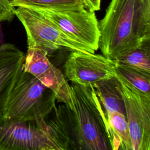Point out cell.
Instances as JSON below:
<instances>
[{"label":"cell","instance_id":"1","mask_svg":"<svg viewBox=\"0 0 150 150\" xmlns=\"http://www.w3.org/2000/svg\"><path fill=\"white\" fill-rule=\"evenodd\" d=\"M56 111L70 150H113L110 127L93 87L71 83L68 101Z\"/></svg>","mask_w":150,"mask_h":150},{"label":"cell","instance_id":"2","mask_svg":"<svg viewBox=\"0 0 150 150\" xmlns=\"http://www.w3.org/2000/svg\"><path fill=\"white\" fill-rule=\"evenodd\" d=\"M98 24L99 48L114 60L150 35V0H111Z\"/></svg>","mask_w":150,"mask_h":150},{"label":"cell","instance_id":"3","mask_svg":"<svg viewBox=\"0 0 150 150\" xmlns=\"http://www.w3.org/2000/svg\"><path fill=\"white\" fill-rule=\"evenodd\" d=\"M54 93L23 70L16 79L6 101L2 118L12 122L47 118L56 107Z\"/></svg>","mask_w":150,"mask_h":150},{"label":"cell","instance_id":"4","mask_svg":"<svg viewBox=\"0 0 150 150\" xmlns=\"http://www.w3.org/2000/svg\"><path fill=\"white\" fill-rule=\"evenodd\" d=\"M15 14L25 29L28 48L39 49L47 55L60 49L93 53L36 11L19 6L15 9Z\"/></svg>","mask_w":150,"mask_h":150},{"label":"cell","instance_id":"5","mask_svg":"<svg viewBox=\"0 0 150 150\" xmlns=\"http://www.w3.org/2000/svg\"><path fill=\"white\" fill-rule=\"evenodd\" d=\"M34 10L93 53L98 49L100 31L95 12L86 8L66 11Z\"/></svg>","mask_w":150,"mask_h":150},{"label":"cell","instance_id":"6","mask_svg":"<svg viewBox=\"0 0 150 150\" xmlns=\"http://www.w3.org/2000/svg\"><path fill=\"white\" fill-rule=\"evenodd\" d=\"M115 67V62L103 54L71 51L64 65V76L71 83L93 87L98 81L116 77Z\"/></svg>","mask_w":150,"mask_h":150},{"label":"cell","instance_id":"7","mask_svg":"<svg viewBox=\"0 0 150 150\" xmlns=\"http://www.w3.org/2000/svg\"><path fill=\"white\" fill-rule=\"evenodd\" d=\"M120 82L132 150H150V98Z\"/></svg>","mask_w":150,"mask_h":150},{"label":"cell","instance_id":"8","mask_svg":"<svg viewBox=\"0 0 150 150\" xmlns=\"http://www.w3.org/2000/svg\"><path fill=\"white\" fill-rule=\"evenodd\" d=\"M23 70L51 90L54 93L57 101L62 103L68 101L70 84L64 74L52 63L45 52L37 48H28Z\"/></svg>","mask_w":150,"mask_h":150},{"label":"cell","instance_id":"9","mask_svg":"<svg viewBox=\"0 0 150 150\" xmlns=\"http://www.w3.org/2000/svg\"><path fill=\"white\" fill-rule=\"evenodd\" d=\"M25 54L15 45H0V114L11 90L23 70Z\"/></svg>","mask_w":150,"mask_h":150},{"label":"cell","instance_id":"10","mask_svg":"<svg viewBox=\"0 0 150 150\" xmlns=\"http://www.w3.org/2000/svg\"><path fill=\"white\" fill-rule=\"evenodd\" d=\"M104 111H115L127 116L122 85L117 77L97 81L93 87Z\"/></svg>","mask_w":150,"mask_h":150},{"label":"cell","instance_id":"11","mask_svg":"<svg viewBox=\"0 0 150 150\" xmlns=\"http://www.w3.org/2000/svg\"><path fill=\"white\" fill-rule=\"evenodd\" d=\"M114 61L118 64L150 73V35L145 36L136 46Z\"/></svg>","mask_w":150,"mask_h":150},{"label":"cell","instance_id":"12","mask_svg":"<svg viewBox=\"0 0 150 150\" xmlns=\"http://www.w3.org/2000/svg\"><path fill=\"white\" fill-rule=\"evenodd\" d=\"M115 71L120 81L150 98V73L116 63Z\"/></svg>","mask_w":150,"mask_h":150},{"label":"cell","instance_id":"13","mask_svg":"<svg viewBox=\"0 0 150 150\" xmlns=\"http://www.w3.org/2000/svg\"><path fill=\"white\" fill-rule=\"evenodd\" d=\"M14 7L32 9L66 11L86 8L83 0H11ZM87 9V8H86Z\"/></svg>","mask_w":150,"mask_h":150},{"label":"cell","instance_id":"14","mask_svg":"<svg viewBox=\"0 0 150 150\" xmlns=\"http://www.w3.org/2000/svg\"><path fill=\"white\" fill-rule=\"evenodd\" d=\"M104 113L112 131L125 145L127 150H132L127 116L115 111H105Z\"/></svg>","mask_w":150,"mask_h":150},{"label":"cell","instance_id":"15","mask_svg":"<svg viewBox=\"0 0 150 150\" xmlns=\"http://www.w3.org/2000/svg\"><path fill=\"white\" fill-rule=\"evenodd\" d=\"M14 8L11 0H0V22L13 20L15 16Z\"/></svg>","mask_w":150,"mask_h":150},{"label":"cell","instance_id":"16","mask_svg":"<svg viewBox=\"0 0 150 150\" xmlns=\"http://www.w3.org/2000/svg\"><path fill=\"white\" fill-rule=\"evenodd\" d=\"M110 133L111 135V142L113 150H127L125 145L121 142L118 136L112 131L110 128Z\"/></svg>","mask_w":150,"mask_h":150},{"label":"cell","instance_id":"17","mask_svg":"<svg viewBox=\"0 0 150 150\" xmlns=\"http://www.w3.org/2000/svg\"><path fill=\"white\" fill-rule=\"evenodd\" d=\"M86 8L91 11L96 12L100 9L101 0H83Z\"/></svg>","mask_w":150,"mask_h":150},{"label":"cell","instance_id":"18","mask_svg":"<svg viewBox=\"0 0 150 150\" xmlns=\"http://www.w3.org/2000/svg\"><path fill=\"white\" fill-rule=\"evenodd\" d=\"M2 41H3V34H2V32L1 26L0 25V43L2 42Z\"/></svg>","mask_w":150,"mask_h":150},{"label":"cell","instance_id":"19","mask_svg":"<svg viewBox=\"0 0 150 150\" xmlns=\"http://www.w3.org/2000/svg\"><path fill=\"white\" fill-rule=\"evenodd\" d=\"M50 150H68V149H52Z\"/></svg>","mask_w":150,"mask_h":150}]
</instances>
